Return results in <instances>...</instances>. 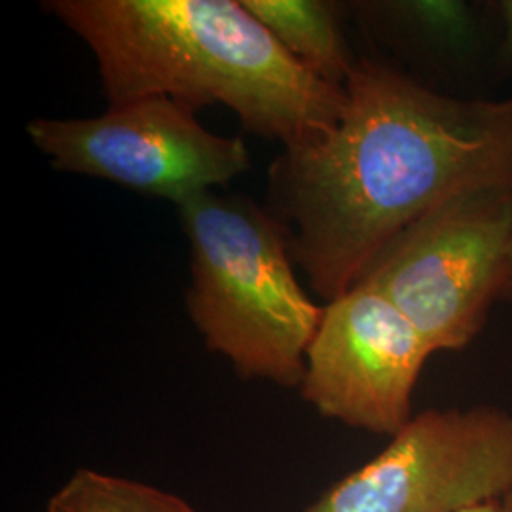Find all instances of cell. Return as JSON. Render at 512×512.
Wrapping results in <instances>:
<instances>
[{"label": "cell", "mask_w": 512, "mask_h": 512, "mask_svg": "<svg viewBox=\"0 0 512 512\" xmlns=\"http://www.w3.org/2000/svg\"><path fill=\"white\" fill-rule=\"evenodd\" d=\"M177 209L190 249L184 302L205 346L245 380L300 389L323 308L296 277L285 224L245 196L217 190Z\"/></svg>", "instance_id": "obj_3"}, {"label": "cell", "mask_w": 512, "mask_h": 512, "mask_svg": "<svg viewBox=\"0 0 512 512\" xmlns=\"http://www.w3.org/2000/svg\"><path fill=\"white\" fill-rule=\"evenodd\" d=\"M255 16L304 69L332 86L346 88L357 65L338 18L325 0H243Z\"/></svg>", "instance_id": "obj_8"}, {"label": "cell", "mask_w": 512, "mask_h": 512, "mask_svg": "<svg viewBox=\"0 0 512 512\" xmlns=\"http://www.w3.org/2000/svg\"><path fill=\"white\" fill-rule=\"evenodd\" d=\"M499 14L503 21V54L512 63V0L499 4Z\"/></svg>", "instance_id": "obj_10"}, {"label": "cell", "mask_w": 512, "mask_h": 512, "mask_svg": "<svg viewBox=\"0 0 512 512\" xmlns=\"http://www.w3.org/2000/svg\"><path fill=\"white\" fill-rule=\"evenodd\" d=\"M97 61L112 105L171 97L224 105L241 126L283 148L342 116L346 88L296 63L243 0H52L44 4Z\"/></svg>", "instance_id": "obj_2"}, {"label": "cell", "mask_w": 512, "mask_h": 512, "mask_svg": "<svg viewBox=\"0 0 512 512\" xmlns=\"http://www.w3.org/2000/svg\"><path fill=\"white\" fill-rule=\"evenodd\" d=\"M385 294L423 340L461 351L497 302H512V186L458 194L393 239L363 279Z\"/></svg>", "instance_id": "obj_4"}, {"label": "cell", "mask_w": 512, "mask_h": 512, "mask_svg": "<svg viewBox=\"0 0 512 512\" xmlns=\"http://www.w3.org/2000/svg\"><path fill=\"white\" fill-rule=\"evenodd\" d=\"M512 186V95L463 99L359 59L340 120L283 148L266 209L327 302L348 293L410 224L478 188Z\"/></svg>", "instance_id": "obj_1"}, {"label": "cell", "mask_w": 512, "mask_h": 512, "mask_svg": "<svg viewBox=\"0 0 512 512\" xmlns=\"http://www.w3.org/2000/svg\"><path fill=\"white\" fill-rule=\"evenodd\" d=\"M511 490L512 412L429 408L304 512H465Z\"/></svg>", "instance_id": "obj_6"}, {"label": "cell", "mask_w": 512, "mask_h": 512, "mask_svg": "<svg viewBox=\"0 0 512 512\" xmlns=\"http://www.w3.org/2000/svg\"><path fill=\"white\" fill-rule=\"evenodd\" d=\"M46 512H196L179 495L93 469H78Z\"/></svg>", "instance_id": "obj_9"}, {"label": "cell", "mask_w": 512, "mask_h": 512, "mask_svg": "<svg viewBox=\"0 0 512 512\" xmlns=\"http://www.w3.org/2000/svg\"><path fill=\"white\" fill-rule=\"evenodd\" d=\"M433 349L385 294L357 283L327 302L306 353L300 391L323 418L397 435Z\"/></svg>", "instance_id": "obj_7"}, {"label": "cell", "mask_w": 512, "mask_h": 512, "mask_svg": "<svg viewBox=\"0 0 512 512\" xmlns=\"http://www.w3.org/2000/svg\"><path fill=\"white\" fill-rule=\"evenodd\" d=\"M465 512H512V490L507 494L495 497V499H490L486 503H480Z\"/></svg>", "instance_id": "obj_11"}, {"label": "cell", "mask_w": 512, "mask_h": 512, "mask_svg": "<svg viewBox=\"0 0 512 512\" xmlns=\"http://www.w3.org/2000/svg\"><path fill=\"white\" fill-rule=\"evenodd\" d=\"M196 114L171 97H143L92 118H35L27 135L57 171L179 205L251 167L241 137L203 128Z\"/></svg>", "instance_id": "obj_5"}]
</instances>
